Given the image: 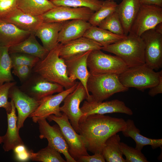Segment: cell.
I'll use <instances>...</instances> for the list:
<instances>
[{
  "mask_svg": "<svg viewBox=\"0 0 162 162\" xmlns=\"http://www.w3.org/2000/svg\"><path fill=\"white\" fill-rule=\"evenodd\" d=\"M79 125L78 133L83 137L87 151L101 154L107 139L123 131L126 124L122 118L95 114L82 118Z\"/></svg>",
  "mask_w": 162,
  "mask_h": 162,
  "instance_id": "cell-1",
  "label": "cell"
},
{
  "mask_svg": "<svg viewBox=\"0 0 162 162\" xmlns=\"http://www.w3.org/2000/svg\"><path fill=\"white\" fill-rule=\"evenodd\" d=\"M62 44L58 43L50 51L43 59H40L32 68V72L37 73L46 80L62 86L65 89L76 83L68 77L64 60L59 56Z\"/></svg>",
  "mask_w": 162,
  "mask_h": 162,
  "instance_id": "cell-2",
  "label": "cell"
},
{
  "mask_svg": "<svg viewBox=\"0 0 162 162\" xmlns=\"http://www.w3.org/2000/svg\"><path fill=\"white\" fill-rule=\"evenodd\" d=\"M145 48L141 37L129 33L122 40L102 46L101 50L115 55L129 68L145 64Z\"/></svg>",
  "mask_w": 162,
  "mask_h": 162,
  "instance_id": "cell-3",
  "label": "cell"
},
{
  "mask_svg": "<svg viewBox=\"0 0 162 162\" xmlns=\"http://www.w3.org/2000/svg\"><path fill=\"white\" fill-rule=\"evenodd\" d=\"M119 75L113 74H90L87 88L93 100L102 102L115 94L128 90L120 82Z\"/></svg>",
  "mask_w": 162,
  "mask_h": 162,
  "instance_id": "cell-4",
  "label": "cell"
},
{
  "mask_svg": "<svg viewBox=\"0 0 162 162\" xmlns=\"http://www.w3.org/2000/svg\"><path fill=\"white\" fill-rule=\"evenodd\" d=\"M162 76V70L155 72L145 64L128 68L118 77L121 83L126 87L142 91L158 84Z\"/></svg>",
  "mask_w": 162,
  "mask_h": 162,
  "instance_id": "cell-5",
  "label": "cell"
},
{
  "mask_svg": "<svg viewBox=\"0 0 162 162\" xmlns=\"http://www.w3.org/2000/svg\"><path fill=\"white\" fill-rule=\"evenodd\" d=\"M89 72L92 74H113L119 75L128 67L116 56L106 54L101 50L91 51L87 60Z\"/></svg>",
  "mask_w": 162,
  "mask_h": 162,
  "instance_id": "cell-6",
  "label": "cell"
},
{
  "mask_svg": "<svg viewBox=\"0 0 162 162\" xmlns=\"http://www.w3.org/2000/svg\"><path fill=\"white\" fill-rule=\"evenodd\" d=\"M47 118L58 125L68 145V152L76 162L80 157L89 155L83 137L74 130L64 113H62L60 116L51 115Z\"/></svg>",
  "mask_w": 162,
  "mask_h": 162,
  "instance_id": "cell-7",
  "label": "cell"
},
{
  "mask_svg": "<svg viewBox=\"0 0 162 162\" xmlns=\"http://www.w3.org/2000/svg\"><path fill=\"white\" fill-rule=\"evenodd\" d=\"M19 87L22 91L38 101L64 90V87L60 85L49 81L34 73Z\"/></svg>",
  "mask_w": 162,
  "mask_h": 162,
  "instance_id": "cell-8",
  "label": "cell"
},
{
  "mask_svg": "<svg viewBox=\"0 0 162 162\" xmlns=\"http://www.w3.org/2000/svg\"><path fill=\"white\" fill-rule=\"evenodd\" d=\"M90 96L81 82H78L76 88L65 98L63 105L60 107V111L67 116L72 126L77 133L79 121L84 115L80 109V104Z\"/></svg>",
  "mask_w": 162,
  "mask_h": 162,
  "instance_id": "cell-9",
  "label": "cell"
},
{
  "mask_svg": "<svg viewBox=\"0 0 162 162\" xmlns=\"http://www.w3.org/2000/svg\"><path fill=\"white\" fill-rule=\"evenodd\" d=\"M161 22L162 7L141 4L129 33L140 36L145 32L154 28Z\"/></svg>",
  "mask_w": 162,
  "mask_h": 162,
  "instance_id": "cell-10",
  "label": "cell"
},
{
  "mask_svg": "<svg viewBox=\"0 0 162 162\" xmlns=\"http://www.w3.org/2000/svg\"><path fill=\"white\" fill-rule=\"evenodd\" d=\"M140 37L145 45V64L154 70H158L162 67V34L154 28Z\"/></svg>",
  "mask_w": 162,
  "mask_h": 162,
  "instance_id": "cell-11",
  "label": "cell"
},
{
  "mask_svg": "<svg viewBox=\"0 0 162 162\" xmlns=\"http://www.w3.org/2000/svg\"><path fill=\"white\" fill-rule=\"evenodd\" d=\"M78 82H76L71 87L57 94L49 95L41 99L37 108L29 117L31 118L34 122L37 123L39 119H46L51 115L57 116H61L62 113L60 110L61 104L68 94L75 89Z\"/></svg>",
  "mask_w": 162,
  "mask_h": 162,
  "instance_id": "cell-12",
  "label": "cell"
},
{
  "mask_svg": "<svg viewBox=\"0 0 162 162\" xmlns=\"http://www.w3.org/2000/svg\"><path fill=\"white\" fill-rule=\"evenodd\" d=\"M37 122L39 124L40 138L46 139L48 145L63 154L67 162H76L68 152V145L58 125L51 126L45 118L39 119Z\"/></svg>",
  "mask_w": 162,
  "mask_h": 162,
  "instance_id": "cell-13",
  "label": "cell"
},
{
  "mask_svg": "<svg viewBox=\"0 0 162 162\" xmlns=\"http://www.w3.org/2000/svg\"><path fill=\"white\" fill-rule=\"evenodd\" d=\"M8 98L14 103L18 112L17 125L19 130L23 127L25 121L36 109L40 101L30 97L22 91L16 85L11 87Z\"/></svg>",
  "mask_w": 162,
  "mask_h": 162,
  "instance_id": "cell-14",
  "label": "cell"
},
{
  "mask_svg": "<svg viewBox=\"0 0 162 162\" xmlns=\"http://www.w3.org/2000/svg\"><path fill=\"white\" fill-rule=\"evenodd\" d=\"M94 12L86 7L56 6L40 16L43 22H61L76 19L88 21Z\"/></svg>",
  "mask_w": 162,
  "mask_h": 162,
  "instance_id": "cell-15",
  "label": "cell"
},
{
  "mask_svg": "<svg viewBox=\"0 0 162 162\" xmlns=\"http://www.w3.org/2000/svg\"><path fill=\"white\" fill-rule=\"evenodd\" d=\"M80 108L84 115L82 118L95 114L119 113L130 116L133 114L132 110L123 101L118 99L104 102H97L93 100H86Z\"/></svg>",
  "mask_w": 162,
  "mask_h": 162,
  "instance_id": "cell-16",
  "label": "cell"
},
{
  "mask_svg": "<svg viewBox=\"0 0 162 162\" xmlns=\"http://www.w3.org/2000/svg\"><path fill=\"white\" fill-rule=\"evenodd\" d=\"M91 51L86 52L64 60L67 74L73 82L79 80L89 94L87 88L90 73L87 65L88 57Z\"/></svg>",
  "mask_w": 162,
  "mask_h": 162,
  "instance_id": "cell-17",
  "label": "cell"
},
{
  "mask_svg": "<svg viewBox=\"0 0 162 162\" xmlns=\"http://www.w3.org/2000/svg\"><path fill=\"white\" fill-rule=\"evenodd\" d=\"M102 47L98 43L82 37L62 44L59 56L65 60L86 52L101 50Z\"/></svg>",
  "mask_w": 162,
  "mask_h": 162,
  "instance_id": "cell-18",
  "label": "cell"
},
{
  "mask_svg": "<svg viewBox=\"0 0 162 162\" xmlns=\"http://www.w3.org/2000/svg\"><path fill=\"white\" fill-rule=\"evenodd\" d=\"M66 21L43 22L33 33L40 39L44 47L49 51L59 43L58 39L59 32Z\"/></svg>",
  "mask_w": 162,
  "mask_h": 162,
  "instance_id": "cell-19",
  "label": "cell"
},
{
  "mask_svg": "<svg viewBox=\"0 0 162 162\" xmlns=\"http://www.w3.org/2000/svg\"><path fill=\"white\" fill-rule=\"evenodd\" d=\"M11 23L22 30L34 33L43 22L40 16L25 13L17 7L6 16L0 19Z\"/></svg>",
  "mask_w": 162,
  "mask_h": 162,
  "instance_id": "cell-20",
  "label": "cell"
},
{
  "mask_svg": "<svg viewBox=\"0 0 162 162\" xmlns=\"http://www.w3.org/2000/svg\"><path fill=\"white\" fill-rule=\"evenodd\" d=\"M141 5L139 0H122L118 4L116 11L125 35L129 33Z\"/></svg>",
  "mask_w": 162,
  "mask_h": 162,
  "instance_id": "cell-21",
  "label": "cell"
},
{
  "mask_svg": "<svg viewBox=\"0 0 162 162\" xmlns=\"http://www.w3.org/2000/svg\"><path fill=\"white\" fill-rule=\"evenodd\" d=\"M32 32L0 20V46L10 47L23 40Z\"/></svg>",
  "mask_w": 162,
  "mask_h": 162,
  "instance_id": "cell-22",
  "label": "cell"
},
{
  "mask_svg": "<svg viewBox=\"0 0 162 162\" xmlns=\"http://www.w3.org/2000/svg\"><path fill=\"white\" fill-rule=\"evenodd\" d=\"M11 110L7 113L8 128L5 134L3 136V146L5 152L13 150L17 146L24 144L19 134V130L17 125V116L16 114V108L13 102L10 101Z\"/></svg>",
  "mask_w": 162,
  "mask_h": 162,
  "instance_id": "cell-23",
  "label": "cell"
},
{
  "mask_svg": "<svg viewBox=\"0 0 162 162\" xmlns=\"http://www.w3.org/2000/svg\"><path fill=\"white\" fill-rule=\"evenodd\" d=\"M91 26L88 21L82 20L67 21L59 32L58 42L63 44L82 37Z\"/></svg>",
  "mask_w": 162,
  "mask_h": 162,
  "instance_id": "cell-24",
  "label": "cell"
},
{
  "mask_svg": "<svg viewBox=\"0 0 162 162\" xmlns=\"http://www.w3.org/2000/svg\"><path fill=\"white\" fill-rule=\"evenodd\" d=\"M8 51L9 53H24L38 57L41 60L44 58L49 52L39 43L33 33L21 42L9 47Z\"/></svg>",
  "mask_w": 162,
  "mask_h": 162,
  "instance_id": "cell-25",
  "label": "cell"
},
{
  "mask_svg": "<svg viewBox=\"0 0 162 162\" xmlns=\"http://www.w3.org/2000/svg\"><path fill=\"white\" fill-rule=\"evenodd\" d=\"M126 124L125 128L122 132L125 136L130 137L135 141L136 149L142 151L144 146L150 145L154 149L158 147L162 149V139H152L143 136L132 120L128 119L126 121Z\"/></svg>",
  "mask_w": 162,
  "mask_h": 162,
  "instance_id": "cell-26",
  "label": "cell"
},
{
  "mask_svg": "<svg viewBox=\"0 0 162 162\" xmlns=\"http://www.w3.org/2000/svg\"><path fill=\"white\" fill-rule=\"evenodd\" d=\"M126 36L113 33L98 26H92L86 31L83 36L98 43L102 46L116 43Z\"/></svg>",
  "mask_w": 162,
  "mask_h": 162,
  "instance_id": "cell-27",
  "label": "cell"
},
{
  "mask_svg": "<svg viewBox=\"0 0 162 162\" xmlns=\"http://www.w3.org/2000/svg\"><path fill=\"white\" fill-rule=\"evenodd\" d=\"M56 6L50 0H16L18 9L35 16H41Z\"/></svg>",
  "mask_w": 162,
  "mask_h": 162,
  "instance_id": "cell-28",
  "label": "cell"
},
{
  "mask_svg": "<svg viewBox=\"0 0 162 162\" xmlns=\"http://www.w3.org/2000/svg\"><path fill=\"white\" fill-rule=\"evenodd\" d=\"M121 138L115 134L106 140L101 154L107 162H126L120 148Z\"/></svg>",
  "mask_w": 162,
  "mask_h": 162,
  "instance_id": "cell-29",
  "label": "cell"
},
{
  "mask_svg": "<svg viewBox=\"0 0 162 162\" xmlns=\"http://www.w3.org/2000/svg\"><path fill=\"white\" fill-rule=\"evenodd\" d=\"M9 47L0 46V84L14 81Z\"/></svg>",
  "mask_w": 162,
  "mask_h": 162,
  "instance_id": "cell-30",
  "label": "cell"
},
{
  "mask_svg": "<svg viewBox=\"0 0 162 162\" xmlns=\"http://www.w3.org/2000/svg\"><path fill=\"white\" fill-rule=\"evenodd\" d=\"M29 158L40 162H66L60 152L48 145L37 152L30 151Z\"/></svg>",
  "mask_w": 162,
  "mask_h": 162,
  "instance_id": "cell-31",
  "label": "cell"
},
{
  "mask_svg": "<svg viewBox=\"0 0 162 162\" xmlns=\"http://www.w3.org/2000/svg\"><path fill=\"white\" fill-rule=\"evenodd\" d=\"M117 5L112 0L104 1L101 7L94 12L88 22L92 26H98L102 21L116 10Z\"/></svg>",
  "mask_w": 162,
  "mask_h": 162,
  "instance_id": "cell-32",
  "label": "cell"
},
{
  "mask_svg": "<svg viewBox=\"0 0 162 162\" xmlns=\"http://www.w3.org/2000/svg\"><path fill=\"white\" fill-rule=\"evenodd\" d=\"M56 6L72 8L86 7L95 12L101 6L104 1L100 0H50Z\"/></svg>",
  "mask_w": 162,
  "mask_h": 162,
  "instance_id": "cell-33",
  "label": "cell"
},
{
  "mask_svg": "<svg viewBox=\"0 0 162 162\" xmlns=\"http://www.w3.org/2000/svg\"><path fill=\"white\" fill-rule=\"evenodd\" d=\"M98 27L114 34L125 35L122 25L116 10L102 21Z\"/></svg>",
  "mask_w": 162,
  "mask_h": 162,
  "instance_id": "cell-34",
  "label": "cell"
},
{
  "mask_svg": "<svg viewBox=\"0 0 162 162\" xmlns=\"http://www.w3.org/2000/svg\"><path fill=\"white\" fill-rule=\"evenodd\" d=\"M9 54L12 68L21 65L27 66L33 68L40 59L38 57L24 53L14 52Z\"/></svg>",
  "mask_w": 162,
  "mask_h": 162,
  "instance_id": "cell-35",
  "label": "cell"
},
{
  "mask_svg": "<svg viewBox=\"0 0 162 162\" xmlns=\"http://www.w3.org/2000/svg\"><path fill=\"white\" fill-rule=\"evenodd\" d=\"M120 148L123 155L126 157V162H148L141 151L122 142L120 143Z\"/></svg>",
  "mask_w": 162,
  "mask_h": 162,
  "instance_id": "cell-36",
  "label": "cell"
},
{
  "mask_svg": "<svg viewBox=\"0 0 162 162\" xmlns=\"http://www.w3.org/2000/svg\"><path fill=\"white\" fill-rule=\"evenodd\" d=\"M16 84L15 81L0 84V108H4L7 113L10 112L12 108L10 102L8 101L9 91L11 87Z\"/></svg>",
  "mask_w": 162,
  "mask_h": 162,
  "instance_id": "cell-37",
  "label": "cell"
},
{
  "mask_svg": "<svg viewBox=\"0 0 162 162\" xmlns=\"http://www.w3.org/2000/svg\"><path fill=\"white\" fill-rule=\"evenodd\" d=\"M32 68L29 66L21 65L13 68L12 73L16 76L22 83L27 80L32 73Z\"/></svg>",
  "mask_w": 162,
  "mask_h": 162,
  "instance_id": "cell-38",
  "label": "cell"
},
{
  "mask_svg": "<svg viewBox=\"0 0 162 162\" xmlns=\"http://www.w3.org/2000/svg\"><path fill=\"white\" fill-rule=\"evenodd\" d=\"M16 7V0L0 2V19L6 16Z\"/></svg>",
  "mask_w": 162,
  "mask_h": 162,
  "instance_id": "cell-39",
  "label": "cell"
},
{
  "mask_svg": "<svg viewBox=\"0 0 162 162\" xmlns=\"http://www.w3.org/2000/svg\"><path fill=\"white\" fill-rule=\"evenodd\" d=\"M13 150L16 159L20 161H26L30 159L29 151H28L24 144L16 146Z\"/></svg>",
  "mask_w": 162,
  "mask_h": 162,
  "instance_id": "cell-40",
  "label": "cell"
},
{
  "mask_svg": "<svg viewBox=\"0 0 162 162\" xmlns=\"http://www.w3.org/2000/svg\"><path fill=\"white\" fill-rule=\"evenodd\" d=\"M92 155L80 157L77 162H105L106 160L101 153H95Z\"/></svg>",
  "mask_w": 162,
  "mask_h": 162,
  "instance_id": "cell-41",
  "label": "cell"
},
{
  "mask_svg": "<svg viewBox=\"0 0 162 162\" xmlns=\"http://www.w3.org/2000/svg\"><path fill=\"white\" fill-rule=\"evenodd\" d=\"M149 89L148 94L151 97H154L158 94L162 93V76L160 77L158 84Z\"/></svg>",
  "mask_w": 162,
  "mask_h": 162,
  "instance_id": "cell-42",
  "label": "cell"
},
{
  "mask_svg": "<svg viewBox=\"0 0 162 162\" xmlns=\"http://www.w3.org/2000/svg\"><path fill=\"white\" fill-rule=\"evenodd\" d=\"M141 4L156 5L162 7V0H139Z\"/></svg>",
  "mask_w": 162,
  "mask_h": 162,
  "instance_id": "cell-43",
  "label": "cell"
},
{
  "mask_svg": "<svg viewBox=\"0 0 162 162\" xmlns=\"http://www.w3.org/2000/svg\"><path fill=\"white\" fill-rule=\"evenodd\" d=\"M154 29L158 32L162 34V22L157 25Z\"/></svg>",
  "mask_w": 162,
  "mask_h": 162,
  "instance_id": "cell-44",
  "label": "cell"
},
{
  "mask_svg": "<svg viewBox=\"0 0 162 162\" xmlns=\"http://www.w3.org/2000/svg\"><path fill=\"white\" fill-rule=\"evenodd\" d=\"M3 142V136H0V144H1Z\"/></svg>",
  "mask_w": 162,
  "mask_h": 162,
  "instance_id": "cell-45",
  "label": "cell"
},
{
  "mask_svg": "<svg viewBox=\"0 0 162 162\" xmlns=\"http://www.w3.org/2000/svg\"><path fill=\"white\" fill-rule=\"evenodd\" d=\"M4 0H0V2H1V1H4Z\"/></svg>",
  "mask_w": 162,
  "mask_h": 162,
  "instance_id": "cell-46",
  "label": "cell"
},
{
  "mask_svg": "<svg viewBox=\"0 0 162 162\" xmlns=\"http://www.w3.org/2000/svg\"></svg>",
  "mask_w": 162,
  "mask_h": 162,
  "instance_id": "cell-47",
  "label": "cell"
}]
</instances>
